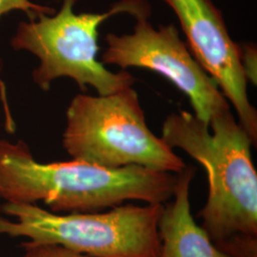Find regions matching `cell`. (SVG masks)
<instances>
[{"mask_svg":"<svg viewBox=\"0 0 257 257\" xmlns=\"http://www.w3.org/2000/svg\"><path fill=\"white\" fill-rule=\"evenodd\" d=\"M162 139L179 148L205 168L208 199L198 216L212 243L233 257H257V173L252 141L230 108L210 123L181 110L170 114Z\"/></svg>","mask_w":257,"mask_h":257,"instance_id":"obj_1","label":"cell"},{"mask_svg":"<svg viewBox=\"0 0 257 257\" xmlns=\"http://www.w3.org/2000/svg\"><path fill=\"white\" fill-rule=\"evenodd\" d=\"M25 254L23 257H96L75 252L74 250L57 245L34 244L28 242L23 244Z\"/></svg>","mask_w":257,"mask_h":257,"instance_id":"obj_9","label":"cell"},{"mask_svg":"<svg viewBox=\"0 0 257 257\" xmlns=\"http://www.w3.org/2000/svg\"><path fill=\"white\" fill-rule=\"evenodd\" d=\"M76 0H63L61 9L54 17L40 15L37 21L19 24L12 40L16 50H27L40 59L34 79L43 90L51 82L68 76L86 92L93 87L98 95H108L133 87L136 78L127 71H109L96 59L98 28L106 20L119 14L135 19L150 18L151 6L146 0H119L102 14H75Z\"/></svg>","mask_w":257,"mask_h":257,"instance_id":"obj_4","label":"cell"},{"mask_svg":"<svg viewBox=\"0 0 257 257\" xmlns=\"http://www.w3.org/2000/svg\"><path fill=\"white\" fill-rule=\"evenodd\" d=\"M240 61L243 74L247 82L256 85L257 82V50L253 43L239 44Z\"/></svg>","mask_w":257,"mask_h":257,"instance_id":"obj_11","label":"cell"},{"mask_svg":"<svg viewBox=\"0 0 257 257\" xmlns=\"http://www.w3.org/2000/svg\"><path fill=\"white\" fill-rule=\"evenodd\" d=\"M162 1L174 11L190 51L233 106L239 123L256 145V109L248 99L239 44L231 39L220 10L212 0Z\"/></svg>","mask_w":257,"mask_h":257,"instance_id":"obj_7","label":"cell"},{"mask_svg":"<svg viewBox=\"0 0 257 257\" xmlns=\"http://www.w3.org/2000/svg\"><path fill=\"white\" fill-rule=\"evenodd\" d=\"M194 174L190 166L177 173L174 200L163 204L157 223L160 257H233L217 248L193 219L190 188Z\"/></svg>","mask_w":257,"mask_h":257,"instance_id":"obj_8","label":"cell"},{"mask_svg":"<svg viewBox=\"0 0 257 257\" xmlns=\"http://www.w3.org/2000/svg\"><path fill=\"white\" fill-rule=\"evenodd\" d=\"M163 204L119 205L106 212L48 211L35 204L6 202L0 234L27 237L96 257H160L157 223Z\"/></svg>","mask_w":257,"mask_h":257,"instance_id":"obj_3","label":"cell"},{"mask_svg":"<svg viewBox=\"0 0 257 257\" xmlns=\"http://www.w3.org/2000/svg\"><path fill=\"white\" fill-rule=\"evenodd\" d=\"M132 34L106 36L104 65L123 70L143 68L163 75L190 99L193 114L206 123L216 112L230 108L218 85L193 56L175 24L155 28L149 18L136 19Z\"/></svg>","mask_w":257,"mask_h":257,"instance_id":"obj_6","label":"cell"},{"mask_svg":"<svg viewBox=\"0 0 257 257\" xmlns=\"http://www.w3.org/2000/svg\"><path fill=\"white\" fill-rule=\"evenodd\" d=\"M14 10H20L26 13L29 19L36 20L40 15H54L55 9L37 5L29 0H0V18Z\"/></svg>","mask_w":257,"mask_h":257,"instance_id":"obj_10","label":"cell"},{"mask_svg":"<svg viewBox=\"0 0 257 257\" xmlns=\"http://www.w3.org/2000/svg\"><path fill=\"white\" fill-rule=\"evenodd\" d=\"M176 174L141 166L108 169L73 159L39 163L27 146L0 141V198L43 201L53 212H95L130 200L164 204L173 197Z\"/></svg>","mask_w":257,"mask_h":257,"instance_id":"obj_2","label":"cell"},{"mask_svg":"<svg viewBox=\"0 0 257 257\" xmlns=\"http://www.w3.org/2000/svg\"><path fill=\"white\" fill-rule=\"evenodd\" d=\"M63 146L75 160L108 169L141 166L177 174L186 167L149 128L133 87L108 95H76L67 110Z\"/></svg>","mask_w":257,"mask_h":257,"instance_id":"obj_5","label":"cell"}]
</instances>
